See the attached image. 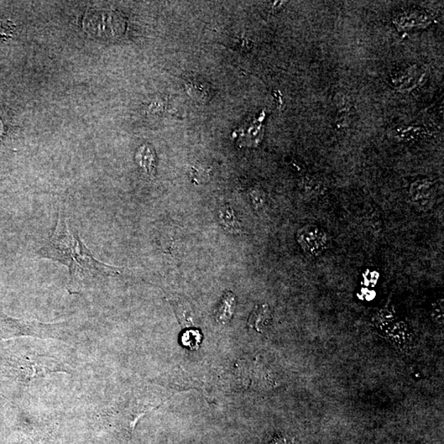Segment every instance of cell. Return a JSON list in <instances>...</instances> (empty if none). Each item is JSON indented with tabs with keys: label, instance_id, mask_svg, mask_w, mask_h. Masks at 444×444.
Here are the masks:
<instances>
[{
	"label": "cell",
	"instance_id": "cell-11",
	"mask_svg": "<svg viewBox=\"0 0 444 444\" xmlns=\"http://www.w3.org/2000/svg\"><path fill=\"white\" fill-rule=\"evenodd\" d=\"M283 443L284 442L282 440H276L273 443H271L270 444H283Z\"/></svg>",
	"mask_w": 444,
	"mask_h": 444
},
{
	"label": "cell",
	"instance_id": "cell-2",
	"mask_svg": "<svg viewBox=\"0 0 444 444\" xmlns=\"http://www.w3.org/2000/svg\"><path fill=\"white\" fill-rule=\"evenodd\" d=\"M298 243L304 251L317 257L325 251L327 245V236L320 227L308 224L298 231L296 234Z\"/></svg>",
	"mask_w": 444,
	"mask_h": 444
},
{
	"label": "cell",
	"instance_id": "cell-5",
	"mask_svg": "<svg viewBox=\"0 0 444 444\" xmlns=\"http://www.w3.org/2000/svg\"><path fill=\"white\" fill-rule=\"evenodd\" d=\"M271 321V311L269 305L264 304L254 308L248 321V326L259 333L264 332L265 328Z\"/></svg>",
	"mask_w": 444,
	"mask_h": 444
},
{
	"label": "cell",
	"instance_id": "cell-10",
	"mask_svg": "<svg viewBox=\"0 0 444 444\" xmlns=\"http://www.w3.org/2000/svg\"><path fill=\"white\" fill-rule=\"evenodd\" d=\"M175 313L182 326L190 327L193 325L190 308H185L184 303H183V307L181 305H178Z\"/></svg>",
	"mask_w": 444,
	"mask_h": 444
},
{
	"label": "cell",
	"instance_id": "cell-4",
	"mask_svg": "<svg viewBox=\"0 0 444 444\" xmlns=\"http://www.w3.org/2000/svg\"><path fill=\"white\" fill-rule=\"evenodd\" d=\"M185 87L187 93L197 102L206 103L214 95L212 85L201 78H190L185 82Z\"/></svg>",
	"mask_w": 444,
	"mask_h": 444
},
{
	"label": "cell",
	"instance_id": "cell-8",
	"mask_svg": "<svg viewBox=\"0 0 444 444\" xmlns=\"http://www.w3.org/2000/svg\"><path fill=\"white\" fill-rule=\"evenodd\" d=\"M136 159L138 160L139 165L147 170L148 173H151V171L154 170V154L149 148L144 147L141 148L137 156H136Z\"/></svg>",
	"mask_w": 444,
	"mask_h": 444
},
{
	"label": "cell",
	"instance_id": "cell-7",
	"mask_svg": "<svg viewBox=\"0 0 444 444\" xmlns=\"http://www.w3.org/2000/svg\"><path fill=\"white\" fill-rule=\"evenodd\" d=\"M219 219L222 226L228 229L229 232L234 234L242 233V224L239 222V220L234 214L233 209L229 206H224L221 208L219 212Z\"/></svg>",
	"mask_w": 444,
	"mask_h": 444
},
{
	"label": "cell",
	"instance_id": "cell-9",
	"mask_svg": "<svg viewBox=\"0 0 444 444\" xmlns=\"http://www.w3.org/2000/svg\"><path fill=\"white\" fill-rule=\"evenodd\" d=\"M201 340V334L196 330H188L183 334L181 337L182 344L184 345L185 347L191 350H195L200 347Z\"/></svg>",
	"mask_w": 444,
	"mask_h": 444
},
{
	"label": "cell",
	"instance_id": "cell-1",
	"mask_svg": "<svg viewBox=\"0 0 444 444\" xmlns=\"http://www.w3.org/2000/svg\"><path fill=\"white\" fill-rule=\"evenodd\" d=\"M38 255L67 266L71 276L70 291L80 290L87 281L98 275L120 273V269L117 266L102 263L93 257L81 239L70 231L64 209H60L53 234L39 250Z\"/></svg>",
	"mask_w": 444,
	"mask_h": 444
},
{
	"label": "cell",
	"instance_id": "cell-3",
	"mask_svg": "<svg viewBox=\"0 0 444 444\" xmlns=\"http://www.w3.org/2000/svg\"><path fill=\"white\" fill-rule=\"evenodd\" d=\"M411 200L422 211H428L435 203V190L430 181L419 180L413 183L410 190Z\"/></svg>",
	"mask_w": 444,
	"mask_h": 444
},
{
	"label": "cell",
	"instance_id": "cell-6",
	"mask_svg": "<svg viewBox=\"0 0 444 444\" xmlns=\"http://www.w3.org/2000/svg\"><path fill=\"white\" fill-rule=\"evenodd\" d=\"M236 309V297L232 292H227L222 298L216 312V320L220 325H227L233 318Z\"/></svg>",
	"mask_w": 444,
	"mask_h": 444
}]
</instances>
